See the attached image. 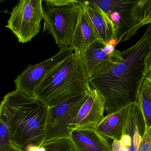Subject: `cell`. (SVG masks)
<instances>
[{
  "mask_svg": "<svg viewBox=\"0 0 151 151\" xmlns=\"http://www.w3.org/2000/svg\"><path fill=\"white\" fill-rule=\"evenodd\" d=\"M131 105L124 107L114 113L107 114L95 130L109 139L121 140Z\"/></svg>",
  "mask_w": 151,
  "mask_h": 151,
  "instance_id": "cell-13",
  "label": "cell"
},
{
  "mask_svg": "<svg viewBox=\"0 0 151 151\" xmlns=\"http://www.w3.org/2000/svg\"><path fill=\"white\" fill-rule=\"evenodd\" d=\"M137 17L141 26L151 24V0H137Z\"/></svg>",
  "mask_w": 151,
  "mask_h": 151,
  "instance_id": "cell-16",
  "label": "cell"
},
{
  "mask_svg": "<svg viewBox=\"0 0 151 151\" xmlns=\"http://www.w3.org/2000/svg\"><path fill=\"white\" fill-rule=\"evenodd\" d=\"M4 151H24L21 148H19L15 145L13 144L12 142L10 143Z\"/></svg>",
  "mask_w": 151,
  "mask_h": 151,
  "instance_id": "cell-23",
  "label": "cell"
},
{
  "mask_svg": "<svg viewBox=\"0 0 151 151\" xmlns=\"http://www.w3.org/2000/svg\"><path fill=\"white\" fill-rule=\"evenodd\" d=\"M89 91L48 108L43 144L56 139H70V126L74 122L79 109L88 98Z\"/></svg>",
  "mask_w": 151,
  "mask_h": 151,
  "instance_id": "cell-6",
  "label": "cell"
},
{
  "mask_svg": "<svg viewBox=\"0 0 151 151\" xmlns=\"http://www.w3.org/2000/svg\"><path fill=\"white\" fill-rule=\"evenodd\" d=\"M42 145L46 151H74L73 145L70 139H56L46 142Z\"/></svg>",
  "mask_w": 151,
  "mask_h": 151,
  "instance_id": "cell-17",
  "label": "cell"
},
{
  "mask_svg": "<svg viewBox=\"0 0 151 151\" xmlns=\"http://www.w3.org/2000/svg\"><path fill=\"white\" fill-rule=\"evenodd\" d=\"M48 108L35 97L15 90L3 97L0 121L8 126L11 142L25 151L31 146H41Z\"/></svg>",
  "mask_w": 151,
  "mask_h": 151,
  "instance_id": "cell-2",
  "label": "cell"
},
{
  "mask_svg": "<svg viewBox=\"0 0 151 151\" xmlns=\"http://www.w3.org/2000/svg\"><path fill=\"white\" fill-rule=\"evenodd\" d=\"M44 32L48 31L58 47H69L83 9L79 1L45 0Z\"/></svg>",
  "mask_w": 151,
  "mask_h": 151,
  "instance_id": "cell-4",
  "label": "cell"
},
{
  "mask_svg": "<svg viewBox=\"0 0 151 151\" xmlns=\"http://www.w3.org/2000/svg\"><path fill=\"white\" fill-rule=\"evenodd\" d=\"M108 16L116 29L118 44L131 38L142 27L137 17V1L93 0Z\"/></svg>",
  "mask_w": 151,
  "mask_h": 151,
  "instance_id": "cell-7",
  "label": "cell"
},
{
  "mask_svg": "<svg viewBox=\"0 0 151 151\" xmlns=\"http://www.w3.org/2000/svg\"><path fill=\"white\" fill-rule=\"evenodd\" d=\"M91 88L83 55L75 52L36 87L34 97L50 108Z\"/></svg>",
  "mask_w": 151,
  "mask_h": 151,
  "instance_id": "cell-3",
  "label": "cell"
},
{
  "mask_svg": "<svg viewBox=\"0 0 151 151\" xmlns=\"http://www.w3.org/2000/svg\"><path fill=\"white\" fill-rule=\"evenodd\" d=\"M151 51L150 24L136 44L121 52V61L89 78L91 87L104 99L107 114L137 103L140 87L148 74Z\"/></svg>",
  "mask_w": 151,
  "mask_h": 151,
  "instance_id": "cell-1",
  "label": "cell"
},
{
  "mask_svg": "<svg viewBox=\"0 0 151 151\" xmlns=\"http://www.w3.org/2000/svg\"><path fill=\"white\" fill-rule=\"evenodd\" d=\"M122 147V143L120 140H114L112 142L111 148L112 151H119Z\"/></svg>",
  "mask_w": 151,
  "mask_h": 151,
  "instance_id": "cell-21",
  "label": "cell"
},
{
  "mask_svg": "<svg viewBox=\"0 0 151 151\" xmlns=\"http://www.w3.org/2000/svg\"><path fill=\"white\" fill-rule=\"evenodd\" d=\"M98 38L108 45H118L117 33L113 22L106 14L93 0L79 1Z\"/></svg>",
  "mask_w": 151,
  "mask_h": 151,
  "instance_id": "cell-11",
  "label": "cell"
},
{
  "mask_svg": "<svg viewBox=\"0 0 151 151\" xmlns=\"http://www.w3.org/2000/svg\"><path fill=\"white\" fill-rule=\"evenodd\" d=\"M140 151H151V128L145 126V133L142 136L139 145Z\"/></svg>",
  "mask_w": 151,
  "mask_h": 151,
  "instance_id": "cell-19",
  "label": "cell"
},
{
  "mask_svg": "<svg viewBox=\"0 0 151 151\" xmlns=\"http://www.w3.org/2000/svg\"><path fill=\"white\" fill-rule=\"evenodd\" d=\"M42 0H21L13 8L5 27L12 31L20 43H28L41 29L45 9Z\"/></svg>",
  "mask_w": 151,
  "mask_h": 151,
  "instance_id": "cell-5",
  "label": "cell"
},
{
  "mask_svg": "<svg viewBox=\"0 0 151 151\" xmlns=\"http://www.w3.org/2000/svg\"><path fill=\"white\" fill-rule=\"evenodd\" d=\"M0 122V148L1 151H4L11 142L7 124L3 121Z\"/></svg>",
  "mask_w": 151,
  "mask_h": 151,
  "instance_id": "cell-18",
  "label": "cell"
},
{
  "mask_svg": "<svg viewBox=\"0 0 151 151\" xmlns=\"http://www.w3.org/2000/svg\"><path fill=\"white\" fill-rule=\"evenodd\" d=\"M25 151H46V149L43 145L40 147L31 146L28 147Z\"/></svg>",
  "mask_w": 151,
  "mask_h": 151,
  "instance_id": "cell-22",
  "label": "cell"
},
{
  "mask_svg": "<svg viewBox=\"0 0 151 151\" xmlns=\"http://www.w3.org/2000/svg\"><path fill=\"white\" fill-rule=\"evenodd\" d=\"M147 73L151 74V51L149 56V61L148 63V68H147Z\"/></svg>",
  "mask_w": 151,
  "mask_h": 151,
  "instance_id": "cell-24",
  "label": "cell"
},
{
  "mask_svg": "<svg viewBox=\"0 0 151 151\" xmlns=\"http://www.w3.org/2000/svg\"><path fill=\"white\" fill-rule=\"evenodd\" d=\"M129 147H122L119 151H129Z\"/></svg>",
  "mask_w": 151,
  "mask_h": 151,
  "instance_id": "cell-25",
  "label": "cell"
},
{
  "mask_svg": "<svg viewBox=\"0 0 151 151\" xmlns=\"http://www.w3.org/2000/svg\"><path fill=\"white\" fill-rule=\"evenodd\" d=\"M120 140L122 147H130L132 144V138L129 134H123Z\"/></svg>",
  "mask_w": 151,
  "mask_h": 151,
  "instance_id": "cell-20",
  "label": "cell"
},
{
  "mask_svg": "<svg viewBox=\"0 0 151 151\" xmlns=\"http://www.w3.org/2000/svg\"><path fill=\"white\" fill-rule=\"evenodd\" d=\"M144 117L145 126L151 128V74L145 77L137 102Z\"/></svg>",
  "mask_w": 151,
  "mask_h": 151,
  "instance_id": "cell-15",
  "label": "cell"
},
{
  "mask_svg": "<svg viewBox=\"0 0 151 151\" xmlns=\"http://www.w3.org/2000/svg\"><path fill=\"white\" fill-rule=\"evenodd\" d=\"M75 52L71 46L62 47L51 58L36 65H29L14 81L16 90L34 97L36 87Z\"/></svg>",
  "mask_w": 151,
  "mask_h": 151,
  "instance_id": "cell-8",
  "label": "cell"
},
{
  "mask_svg": "<svg viewBox=\"0 0 151 151\" xmlns=\"http://www.w3.org/2000/svg\"><path fill=\"white\" fill-rule=\"evenodd\" d=\"M99 40L88 17L83 10L77 24L70 46L76 52L83 54L92 44Z\"/></svg>",
  "mask_w": 151,
  "mask_h": 151,
  "instance_id": "cell-14",
  "label": "cell"
},
{
  "mask_svg": "<svg viewBox=\"0 0 151 151\" xmlns=\"http://www.w3.org/2000/svg\"><path fill=\"white\" fill-rule=\"evenodd\" d=\"M105 110L104 99L91 87L88 98L79 109L74 122L70 126V133L76 129H96L105 116Z\"/></svg>",
  "mask_w": 151,
  "mask_h": 151,
  "instance_id": "cell-10",
  "label": "cell"
},
{
  "mask_svg": "<svg viewBox=\"0 0 151 151\" xmlns=\"http://www.w3.org/2000/svg\"><path fill=\"white\" fill-rule=\"evenodd\" d=\"M82 55L89 78L106 71L123 59L121 51L116 49V46L105 44L99 40Z\"/></svg>",
  "mask_w": 151,
  "mask_h": 151,
  "instance_id": "cell-9",
  "label": "cell"
},
{
  "mask_svg": "<svg viewBox=\"0 0 151 151\" xmlns=\"http://www.w3.org/2000/svg\"><path fill=\"white\" fill-rule=\"evenodd\" d=\"M74 151H112V142L95 129H76L70 133Z\"/></svg>",
  "mask_w": 151,
  "mask_h": 151,
  "instance_id": "cell-12",
  "label": "cell"
}]
</instances>
